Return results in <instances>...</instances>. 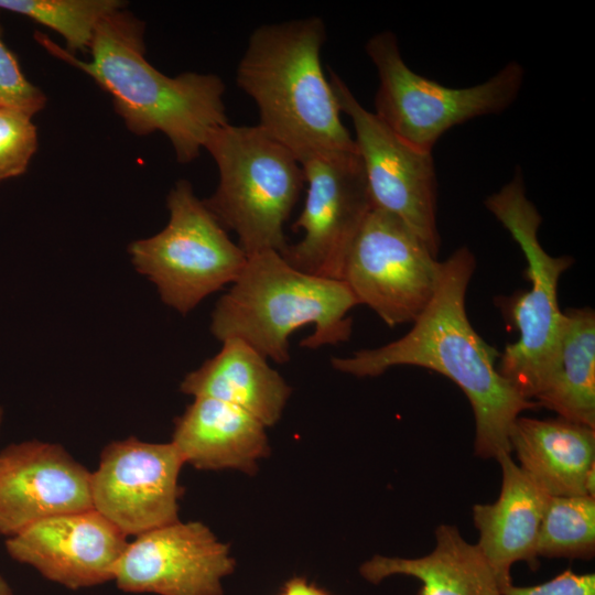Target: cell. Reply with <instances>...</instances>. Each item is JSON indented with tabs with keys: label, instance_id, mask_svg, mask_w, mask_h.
Here are the masks:
<instances>
[{
	"label": "cell",
	"instance_id": "1",
	"mask_svg": "<svg viewBox=\"0 0 595 595\" xmlns=\"http://www.w3.org/2000/svg\"><path fill=\"white\" fill-rule=\"evenodd\" d=\"M476 260L467 247L442 262L441 277L428 306L401 338L334 357L335 369L356 377H376L391 367L409 365L434 370L455 382L475 416V454L497 458L511 453L509 433L520 413L538 404L526 399L496 367L500 354L473 328L465 307Z\"/></svg>",
	"mask_w": 595,
	"mask_h": 595
},
{
	"label": "cell",
	"instance_id": "2",
	"mask_svg": "<svg viewBox=\"0 0 595 595\" xmlns=\"http://www.w3.org/2000/svg\"><path fill=\"white\" fill-rule=\"evenodd\" d=\"M143 31V23L122 9L108 14L96 28L90 61L76 58L42 34L36 39L105 89L129 130L138 136L164 133L177 161L190 163L208 136L228 123L224 82L215 74L161 73L145 58Z\"/></svg>",
	"mask_w": 595,
	"mask_h": 595
},
{
	"label": "cell",
	"instance_id": "3",
	"mask_svg": "<svg viewBox=\"0 0 595 595\" xmlns=\"http://www.w3.org/2000/svg\"><path fill=\"white\" fill-rule=\"evenodd\" d=\"M325 41L320 17L262 24L250 34L236 71L238 87L257 105L258 126L300 162L320 152H357L323 71Z\"/></svg>",
	"mask_w": 595,
	"mask_h": 595
},
{
	"label": "cell",
	"instance_id": "4",
	"mask_svg": "<svg viewBox=\"0 0 595 595\" xmlns=\"http://www.w3.org/2000/svg\"><path fill=\"white\" fill-rule=\"evenodd\" d=\"M358 302L342 280L292 267L278 251L247 257V262L212 313L210 332L220 342L239 338L278 364L290 359L289 337L313 325L301 342L306 348L346 342Z\"/></svg>",
	"mask_w": 595,
	"mask_h": 595
},
{
	"label": "cell",
	"instance_id": "5",
	"mask_svg": "<svg viewBox=\"0 0 595 595\" xmlns=\"http://www.w3.org/2000/svg\"><path fill=\"white\" fill-rule=\"evenodd\" d=\"M204 149L214 159L218 185L204 204L225 228L238 236L247 257L288 247L284 224L305 184L292 151L258 125L229 122L215 129Z\"/></svg>",
	"mask_w": 595,
	"mask_h": 595
},
{
	"label": "cell",
	"instance_id": "6",
	"mask_svg": "<svg viewBox=\"0 0 595 595\" xmlns=\"http://www.w3.org/2000/svg\"><path fill=\"white\" fill-rule=\"evenodd\" d=\"M485 205L523 251L531 284L512 303L511 317L519 338L507 345L497 369L521 396L534 401L556 356L564 320L558 302V283L573 259L552 257L542 248L538 238L541 216L526 196L520 172L487 197Z\"/></svg>",
	"mask_w": 595,
	"mask_h": 595
},
{
	"label": "cell",
	"instance_id": "7",
	"mask_svg": "<svg viewBox=\"0 0 595 595\" xmlns=\"http://www.w3.org/2000/svg\"><path fill=\"white\" fill-rule=\"evenodd\" d=\"M365 48L379 78L374 113L400 138L429 152L453 127L506 110L523 84L522 66L510 62L482 84L444 86L410 69L391 31L375 34Z\"/></svg>",
	"mask_w": 595,
	"mask_h": 595
},
{
	"label": "cell",
	"instance_id": "8",
	"mask_svg": "<svg viewBox=\"0 0 595 595\" xmlns=\"http://www.w3.org/2000/svg\"><path fill=\"white\" fill-rule=\"evenodd\" d=\"M166 206L170 218L164 229L131 242L128 250L136 270L156 285L162 301L185 315L209 294L232 284L247 256L188 181L175 184Z\"/></svg>",
	"mask_w": 595,
	"mask_h": 595
},
{
	"label": "cell",
	"instance_id": "9",
	"mask_svg": "<svg viewBox=\"0 0 595 595\" xmlns=\"http://www.w3.org/2000/svg\"><path fill=\"white\" fill-rule=\"evenodd\" d=\"M442 262L398 217L371 208L346 257L342 281L358 304L390 327L414 322L428 306Z\"/></svg>",
	"mask_w": 595,
	"mask_h": 595
},
{
	"label": "cell",
	"instance_id": "10",
	"mask_svg": "<svg viewBox=\"0 0 595 595\" xmlns=\"http://www.w3.org/2000/svg\"><path fill=\"white\" fill-rule=\"evenodd\" d=\"M339 109L351 120L372 208L401 219L436 257V174L432 152L421 150L390 130L367 110L329 68Z\"/></svg>",
	"mask_w": 595,
	"mask_h": 595
},
{
	"label": "cell",
	"instance_id": "11",
	"mask_svg": "<svg viewBox=\"0 0 595 595\" xmlns=\"http://www.w3.org/2000/svg\"><path fill=\"white\" fill-rule=\"evenodd\" d=\"M307 185L293 230L303 237L281 255L295 269L340 280L348 251L372 205L357 152L326 151L301 162Z\"/></svg>",
	"mask_w": 595,
	"mask_h": 595
},
{
	"label": "cell",
	"instance_id": "12",
	"mask_svg": "<svg viewBox=\"0 0 595 595\" xmlns=\"http://www.w3.org/2000/svg\"><path fill=\"white\" fill-rule=\"evenodd\" d=\"M184 462L170 443L137 437L112 441L101 451L91 473L93 508L127 537L178 520Z\"/></svg>",
	"mask_w": 595,
	"mask_h": 595
},
{
	"label": "cell",
	"instance_id": "13",
	"mask_svg": "<svg viewBox=\"0 0 595 595\" xmlns=\"http://www.w3.org/2000/svg\"><path fill=\"white\" fill-rule=\"evenodd\" d=\"M234 569L229 547L207 526L176 520L128 542L112 582L134 594L223 595L220 581Z\"/></svg>",
	"mask_w": 595,
	"mask_h": 595
},
{
	"label": "cell",
	"instance_id": "14",
	"mask_svg": "<svg viewBox=\"0 0 595 595\" xmlns=\"http://www.w3.org/2000/svg\"><path fill=\"white\" fill-rule=\"evenodd\" d=\"M91 473L63 446L39 440L0 451V534L46 518L93 509Z\"/></svg>",
	"mask_w": 595,
	"mask_h": 595
},
{
	"label": "cell",
	"instance_id": "15",
	"mask_svg": "<svg viewBox=\"0 0 595 595\" xmlns=\"http://www.w3.org/2000/svg\"><path fill=\"white\" fill-rule=\"evenodd\" d=\"M127 536L94 508L37 521L6 539L8 554L69 589L113 581Z\"/></svg>",
	"mask_w": 595,
	"mask_h": 595
},
{
	"label": "cell",
	"instance_id": "16",
	"mask_svg": "<svg viewBox=\"0 0 595 595\" xmlns=\"http://www.w3.org/2000/svg\"><path fill=\"white\" fill-rule=\"evenodd\" d=\"M501 468V488L493 504H476L473 520L479 532L476 543L491 567L501 591L512 584L511 567L519 561L532 570L539 565L538 534L549 496L538 488L511 458H496Z\"/></svg>",
	"mask_w": 595,
	"mask_h": 595
},
{
	"label": "cell",
	"instance_id": "17",
	"mask_svg": "<svg viewBox=\"0 0 595 595\" xmlns=\"http://www.w3.org/2000/svg\"><path fill=\"white\" fill-rule=\"evenodd\" d=\"M519 467L548 496L595 497V429L518 416L509 433Z\"/></svg>",
	"mask_w": 595,
	"mask_h": 595
},
{
	"label": "cell",
	"instance_id": "18",
	"mask_svg": "<svg viewBox=\"0 0 595 595\" xmlns=\"http://www.w3.org/2000/svg\"><path fill=\"white\" fill-rule=\"evenodd\" d=\"M266 426L230 403L196 397L176 418L171 443L197 469H238L249 475L270 453Z\"/></svg>",
	"mask_w": 595,
	"mask_h": 595
},
{
	"label": "cell",
	"instance_id": "19",
	"mask_svg": "<svg viewBox=\"0 0 595 595\" xmlns=\"http://www.w3.org/2000/svg\"><path fill=\"white\" fill-rule=\"evenodd\" d=\"M221 343L217 355L185 376L180 390L236 405L266 428L275 424L291 394L290 386L246 342L229 338Z\"/></svg>",
	"mask_w": 595,
	"mask_h": 595
},
{
	"label": "cell",
	"instance_id": "20",
	"mask_svg": "<svg viewBox=\"0 0 595 595\" xmlns=\"http://www.w3.org/2000/svg\"><path fill=\"white\" fill-rule=\"evenodd\" d=\"M435 547L426 555L407 559L375 555L359 572L378 584L391 575L418 578V595H502L498 581L476 544L467 542L451 524L435 529Z\"/></svg>",
	"mask_w": 595,
	"mask_h": 595
},
{
	"label": "cell",
	"instance_id": "21",
	"mask_svg": "<svg viewBox=\"0 0 595 595\" xmlns=\"http://www.w3.org/2000/svg\"><path fill=\"white\" fill-rule=\"evenodd\" d=\"M563 313L554 364L534 402L595 429V314L589 307Z\"/></svg>",
	"mask_w": 595,
	"mask_h": 595
},
{
	"label": "cell",
	"instance_id": "22",
	"mask_svg": "<svg viewBox=\"0 0 595 595\" xmlns=\"http://www.w3.org/2000/svg\"><path fill=\"white\" fill-rule=\"evenodd\" d=\"M536 553L538 558L592 559L595 554V497L549 496Z\"/></svg>",
	"mask_w": 595,
	"mask_h": 595
},
{
	"label": "cell",
	"instance_id": "23",
	"mask_svg": "<svg viewBox=\"0 0 595 595\" xmlns=\"http://www.w3.org/2000/svg\"><path fill=\"white\" fill-rule=\"evenodd\" d=\"M123 6L119 0H0V10L25 15L61 34L69 53L89 50L99 22Z\"/></svg>",
	"mask_w": 595,
	"mask_h": 595
},
{
	"label": "cell",
	"instance_id": "24",
	"mask_svg": "<svg viewBox=\"0 0 595 595\" xmlns=\"http://www.w3.org/2000/svg\"><path fill=\"white\" fill-rule=\"evenodd\" d=\"M32 117L0 107V181L23 174L36 151L37 132Z\"/></svg>",
	"mask_w": 595,
	"mask_h": 595
},
{
	"label": "cell",
	"instance_id": "25",
	"mask_svg": "<svg viewBox=\"0 0 595 595\" xmlns=\"http://www.w3.org/2000/svg\"><path fill=\"white\" fill-rule=\"evenodd\" d=\"M45 102L44 94L26 79L15 55L3 42L0 25V107L33 116Z\"/></svg>",
	"mask_w": 595,
	"mask_h": 595
},
{
	"label": "cell",
	"instance_id": "26",
	"mask_svg": "<svg viewBox=\"0 0 595 595\" xmlns=\"http://www.w3.org/2000/svg\"><path fill=\"white\" fill-rule=\"evenodd\" d=\"M502 595H595V574L565 570L552 580L534 586L505 587Z\"/></svg>",
	"mask_w": 595,
	"mask_h": 595
},
{
	"label": "cell",
	"instance_id": "27",
	"mask_svg": "<svg viewBox=\"0 0 595 595\" xmlns=\"http://www.w3.org/2000/svg\"><path fill=\"white\" fill-rule=\"evenodd\" d=\"M278 595H333L326 589L310 583L306 578L294 576L286 581Z\"/></svg>",
	"mask_w": 595,
	"mask_h": 595
},
{
	"label": "cell",
	"instance_id": "28",
	"mask_svg": "<svg viewBox=\"0 0 595 595\" xmlns=\"http://www.w3.org/2000/svg\"><path fill=\"white\" fill-rule=\"evenodd\" d=\"M0 595H14L8 581L0 574Z\"/></svg>",
	"mask_w": 595,
	"mask_h": 595
},
{
	"label": "cell",
	"instance_id": "29",
	"mask_svg": "<svg viewBox=\"0 0 595 595\" xmlns=\"http://www.w3.org/2000/svg\"><path fill=\"white\" fill-rule=\"evenodd\" d=\"M2 420H3V409L0 405V428H1V424H2Z\"/></svg>",
	"mask_w": 595,
	"mask_h": 595
}]
</instances>
